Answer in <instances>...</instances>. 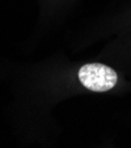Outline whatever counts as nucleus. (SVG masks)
Returning <instances> with one entry per match:
<instances>
[{"instance_id": "f257e3e1", "label": "nucleus", "mask_w": 131, "mask_h": 148, "mask_svg": "<svg viewBox=\"0 0 131 148\" xmlns=\"http://www.w3.org/2000/svg\"><path fill=\"white\" fill-rule=\"evenodd\" d=\"M78 78L84 87L94 92H104L117 84V72L102 63H89L78 71Z\"/></svg>"}]
</instances>
